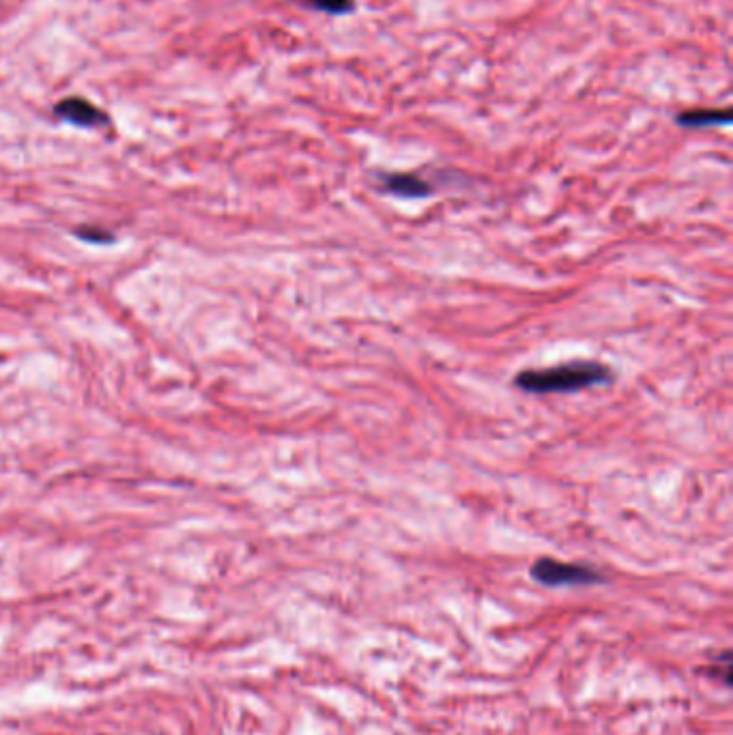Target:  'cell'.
Instances as JSON below:
<instances>
[{"label": "cell", "mask_w": 733, "mask_h": 735, "mask_svg": "<svg viewBox=\"0 0 733 735\" xmlns=\"http://www.w3.org/2000/svg\"><path fill=\"white\" fill-rule=\"evenodd\" d=\"M613 370L600 362H566L542 370H523L514 385L527 394H572L613 381Z\"/></svg>", "instance_id": "cell-1"}, {"label": "cell", "mask_w": 733, "mask_h": 735, "mask_svg": "<svg viewBox=\"0 0 733 735\" xmlns=\"http://www.w3.org/2000/svg\"><path fill=\"white\" fill-rule=\"evenodd\" d=\"M531 579L546 587H574V585H594L600 583L602 576L598 570L581 564H568L551 557L538 559L531 566Z\"/></svg>", "instance_id": "cell-2"}, {"label": "cell", "mask_w": 733, "mask_h": 735, "mask_svg": "<svg viewBox=\"0 0 733 735\" xmlns=\"http://www.w3.org/2000/svg\"><path fill=\"white\" fill-rule=\"evenodd\" d=\"M381 183L385 192L402 198H426L433 194V185L420 179L418 175H409V172H390V175H381Z\"/></svg>", "instance_id": "cell-3"}, {"label": "cell", "mask_w": 733, "mask_h": 735, "mask_svg": "<svg viewBox=\"0 0 733 735\" xmlns=\"http://www.w3.org/2000/svg\"><path fill=\"white\" fill-rule=\"evenodd\" d=\"M678 125L682 127H712V125H727L731 121L729 110H691L678 114Z\"/></svg>", "instance_id": "cell-4"}, {"label": "cell", "mask_w": 733, "mask_h": 735, "mask_svg": "<svg viewBox=\"0 0 733 735\" xmlns=\"http://www.w3.org/2000/svg\"><path fill=\"white\" fill-rule=\"evenodd\" d=\"M59 114H63V117H67L69 121L80 123V125L104 123L102 114H99L91 104L80 102V99H67V102L59 108Z\"/></svg>", "instance_id": "cell-5"}, {"label": "cell", "mask_w": 733, "mask_h": 735, "mask_svg": "<svg viewBox=\"0 0 733 735\" xmlns=\"http://www.w3.org/2000/svg\"><path fill=\"white\" fill-rule=\"evenodd\" d=\"M306 5L316 11L329 13V16H344V13H351L355 9L353 0H306Z\"/></svg>", "instance_id": "cell-6"}]
</instances>
